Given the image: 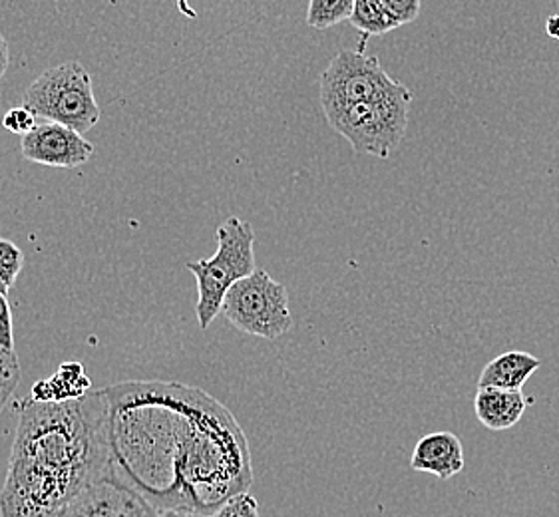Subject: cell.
I'll return each instance as SVG.
<instances>
[{
  "mask_svg": "<svg viewBox=\"0 0 559 517\" xmlns=\"http://www.w3.org/2000/svg\"><path fill=\"white\" fill-rule=\"evenodd\" d=\"M464 446L452 432L426 434L414 446L411 466L414 472L432 473L440 480H450L464 470Z\"/></svg>",
  "mask_w": 559,
  "mask_h": 517,
  "instance_id": "10",
  "label": "cell"
},
{
  "mask_svg": "<svg viewBox=\"0 0 559 517\" xmlns=\"http://www.w3.org/2000/svg\"><path fill=\"white\" fill-rule=\"evenodd\" d=\"M24 267V253L16 243L0 237V275L12 287Z\"/></svg>",
  "mask_w": 559,
  "mask_h": 517,
  "instance_id": "17",
  "label": "cell"
},
{
  "mask_svg": "<svg viewBox=\"0 0 559 517\" xmlns=\"http://www.w3.org/2000/svg\"><path fill=\"white\" fill-rule=\"evenodd\" d=\"M546 33L549 38H554L559 45V14H551L546 21Z\"/></svg>",
  "mask_w": 559,
  "mask_h": 517,
  "instance_id": "24",
  "label": "cell"
},
{
  "mask_svg": "<svg viewBox=\"0 0 559 517\" xmlns=\"http://www.w3.org/2000/svg\"><path fill=\"white\" fill-rule=\"evenodd\" d=\"M348 23L362 33L365 40L369 36L392 33L401 26L384 9L382 0H355V9H353ZM365 40H362V45H365Z\"/></svg>",
  "mask_w": 559,
  "mask_h": 517,
  "instance_id": "14",
  "label": "cell"
},
{
  "mask_svg": "<svg viewBox=\"0 0 559 517\" xmlns=\"http://www.w3.org/2000/svg\"><path fill=\"white\" fill-rule=\"evenodd\" d=\"M23 378L21 362L16 357V350H7L0 347V412L9 405L14 390L19 388Z\"/></svg>",
  "mask_w": 559,
  "mask_h": 517,
  "instance_id": "16",
  "label": "cell"
},
{
  "mask_svg": "<svg viewBox=\"0 0 559 517\" xmlns=\"http://www.w3.org/2000/svg\"><path fill=\"white\" fill-rule=\"evenodd\" d=\"M355 0H309L307 24L314 31H326L350 21Z\"/></svg>",
  "mask_w": 559,
  "mask_h": 517,
  "instance_id": "15",
  "label": "cell"
},
{
  "mask_svg": "<svg viewBox=\"0 0 559 517\" xmlns=\"http://www.w3.org/2000/svg\"><path fill=\"white\" fill-rule=\"evenodd\" d=\"M36 125V116L28 108L19 106L11 108L9 112L2 116V128L9 130L12 134L26 135Z\"/></svg>",
  "mask_w": 559,
  "mask_h": 517,
  "instance_id": "19",
  "label": "cell"
},
{
  "mask_svg": "<svg viewBox=\"0 0 559 517\" xmlns=\"http://www.w3.org/2000/svg\"><path fill=\"white\" fill-rule=\"evenodd\" d=\"M542 362L530 352L510 350L488 362L478 378V388H502L522 390L527 378L539 371Z\"/></svg>",
  "mask_w": 559,
  "mask_h": 517,
  "instance_id": "12",
  "label": "cell"
},
{
  "mask_svg": "<svg viewBox=\"0 0 559 517\" xmlns=\"http://www.w3.org/2000/svg\"><path fill=\"white\" fill-rule=\"evenodd\" d=\"M212 517H259V502L249 492L234 495Z\"/></svg>",
  "mask_w": 559,
  "mask_h": 517,
  "instance_id": "18",
  "label": "cell"
},
{
  "mask_svg": "<svg viewBox=\"0 0 559 517\" xmlns=\"http://www.w3.org/2000/svg\"><path fill=\"white\" fill-rule=\"evenodd\" d=\"M157 517H212L205 516L202 512L188 509V507H171V509H159Z\"/></svg>",
  "mask_w": 559,
  "mask_h": 517,
  "instance_id": "22",
  "label": "cell"
},
{
  "mask_svg": "<svg viewBox=\"0 0 559 517\" xmlns=\"http://www.w3.org/2000/svg\"><path fill=\"white\" fill-rule=\"evenodd\" d=\"M110 400V480L159 509L213 516L253 485L246 432L200 388L135 381L106 388Z\"/></svg>",
  "mask_w": 559,
  "mask_h": 517,
  "instance_id": "1",
  "label": "cell"
},
{
  "mask_svg": "<svg viewBox=\"0 0 559 517\" xmlns=\"http://www.w3.org/2000/svg\"><path fill=\"white\" fill-rule=\"evenodd\" d=\"M382 4L392 19L403 26L414 23L420 16L423 0H382Z\"/></svg>",
  "mask_w": 559,
  "mask_h": 517,
  "instance_id": "20",
  "label": "cell"
},
{
  "mask_svg": "<svg viewBox=\"0 0 559 517\" xmlns=\"http://www.w3.org/2000/svg\"><path fill=\"white\" fill-rule=\"evenodd\" d=\"M0 517H48L90 485L110 478L106 388L48 402L31 394L16 408Z\"/></svg>",
  "mask_w": 559,
  "mask_h": 517,
  "instance_id": "2",
  "label": "cell"
},
{
  "mask_svg": "<svg viewBox=\"0 0 559 517\" xmlns=\"http://www.w3.org/2000/svg\"><path fill=\"white\" fill-rule=\"evenodd\" d=\"M9 64H11V50H9L7 38L0 34V80L4 79Z\"/></svg>",
  "mask_w": 559,
  "mask_h": 517,
  "instance_id": "23",
  "label": "cell"
},
{
  "mask_svg": "<svg viewBox=\"0 0 559 517\" xmlns=\"http://www.w3.org/2000/svg\"><path fill=\"white\" fill-rule=\"evenodd\" d=\"M23 106L36 118L68 125L82 135L100 122L94 82L79 60L45 70L24 92Z\"/></svg>",
  "mask_w": 559,
  "mask_h": 517,
  "instance_id": "5",
  "label": "cell"
},
{
  "mask_svg": "<svg viewBox=\"0 0 559 517\" xmlns=\"http://www.w3.org/2000/svg\"><path fill=\"white\" fill-rule=\"evenodd\" d=\"M530 398L522 390L478 388L474 412L484 426L493 432L514 428L526 414Z\"/></svg>",
  "mask_w": 559,
  "mask_h": 517,
  "instance_id": "11",
  "label": "cell"
},
{
  "mask_svg": "<svg viewBox=\"0 0 559 517\" xmlns=\"http://www.w3.org/2000/svg\"><path fill=\"white\" fill-rule=\"evenodd\" d=\"M401 86L381 67L379 58L362 50H341L321 72L323 110L379 100Z\"/></svg>",
  "mask_w": 559,
  "mask_h": 517,
  "instance_id": "7",
  "label": "cell"
},
{
  "mask_svg": "<svg viewBox=\"0 0 559 517\" xmlns=\"http://www.w3.org/2000/svg\"><path fill=\"white\" fill-rule=\"evenodd\" d=\"M48 517H157V509L144 495L108 478L74 495Z\"/></svg>",
  "mask_w": 559,
  "mask_h": 517,
  "instance_id": "8",
  "label": "cell"
},
{
  "mask_svg": "<svg viewBox=\"0 0 559 517\" xmlns=\"http://www.w3.org/2000/svg\"><path fill=\"white\" fill-rule=\"evenodd\" d=\"M9 291H11V287L4 282L2 275H0V294H9Z\"/></svg>",
  "mask_w": 559,
  "mask_h": 517,
  "instance_id": "25",
  "label": "cell"
},
{
  "mask_svg": "<svg viewBox=\"0 0 559 517\" xmlns=\"http://www.w3.org/2000/svg\"><path fill=\"white\" fill-rule=\"evenodd\" d=\"M24 158L48 168L74 169L94 156V146L84 135L57 122L36 124L21 140Z\"/></svg>",
  "mask_w": 559,
  "mask_h": 517,
  "instance_id": "9",
  "label": "cell"
},
{
  "mask_svg": "<svg viewBox=\"0 0 559 517\" xmlns=\"http://www.w3.org/2000/svg\"><path fill=\"white\" fill-rule=\"evenodd\" d=\"M411 104L413 94L401 84L379 100L360 101L323 112L329 125L336 134L343 135L357 154L386 159L406 135Z\"/></svg>",
  "mask_w": 559,
  "mask_h": 517,
  "instance_id": "4",
  "label": "cell"
},
{
  "mask_svg": "<svg viewBox=\"0 0 559 517\" xmlns=\"http://www.w3.org/2000/svg\"><path fill=\"white\" fill-rule=\"evenodd\" d=\"M90 390H92V384L84 376L82 364L68 362L57 372L55 378L36 384L31 396L36 398V400L62 402V400H72V398L84 396Z\"/></svg>",
  "mask_w": 559,
  "mask_h": 517,
  "instance_id": "13",
  "label": "cell"
},
{
  "mask_svg": "<svg viewBox=\"0 0 559 517\" xmlns=\"http://www.w3.org/2000/svg\"><path fill=\"white\" fill-rule=\"evenodd\" d=\"M222 313L237 330L275 340L293 326L287 289L265 269H255L225 294Z\"/></svg>",
  "mask_w": 559,
  "mask_h": 517,
  "instance_id": "6",
  "label": "cell"
},
{
  "mask_svg": "<svg viewBox=\"0 0 559 517\" xmlns=\"http://www.w3.org/2000/svg\"><path fill=\"white\" fill-rule=\"evenodd\" d=\"M0 347L14 350V326H12V309L7 294H0Z\"/></svg>",
  "mask_w": 559,
  "mask_h": 517,
  "instance_id": "21",
  "label": "cell"
},
{
  "mask_svg": "<svg viewBox=\"0 0 559 517\" xmlns=\"http://www.w3.org/2000/svg\"><path fill=\"white\" fill-rule=\"evenodd\" d=\"M188 269L198 281V323L207 328L222 313L227 291L237 281L249 277L255 265V231L249 221L239 217H227L217 227V251L210 258L190 261Z\"/></svg>",
  "mask_w": 559,
  "mask_h": 517,
  "instance_id": "3",
  "label": "cell"
}]
</instances>
